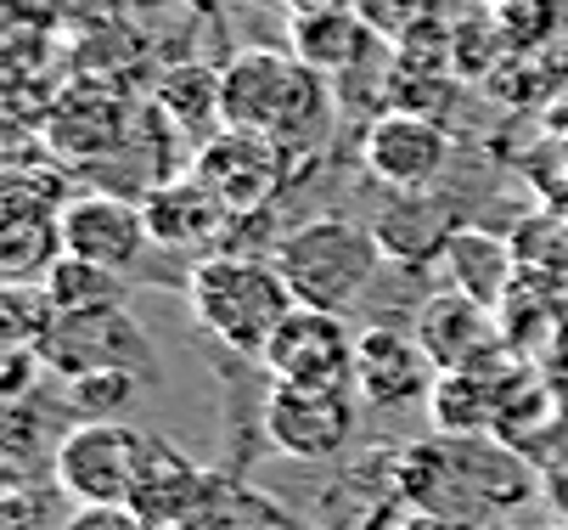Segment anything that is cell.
I'll return each instance as SVG.
<instances>
[{"mask_svg":"<svg viewBox=\"0 0 568 530\" xmlns=\"http://www.w3.org/2000/svg\"><path fill=\"white\" fill-rule=\"evenodd\" d=\"M394 486L412 508H434L462 530H478L535 497L524 451L501 434H434L423 446H405L394 463Z\"/></svg>","mask_w":568,"mask_h":530,"instance_id":"obj_1","label":"cell"},{"mask_svg":"<svg viewBox=\"0 0 568 530\" xmlns=\"http://www.w3.org/2000/svg\"><path fill=\"white\" fill-rule=\"evenodd\" d=\"M225 124L282 141L298 164L333 130L327 73L293 51H242L225 62Z\"/></svg>","mask_w":568,"mask_h":530,"instance_id":"obj_2","label":"cell"},{"mask_svg":"<svg viewBox=\"0 0 568 530\" xmlns=\"http://www.w3.org/2000/svg\"><path fill=\"white\" fill-rule=\"evenodd\" d=\"M186 306L203 333H214L225 350L254 356L271 344L282 317L298 306L276 260L260 254H209L186 271Z\"/></svg>","mask_w":568,"mask_h":530,"instance_id":"obj_3","label":"cell"},{"mask_svg":"<svg viewBox=\"0 0 568 530\" xmlns=\"http://www.w3.org/2000/svg\"><path fill=\"white\" fill-rule=\"evenodd\" d=\"M271 260L287 277L298 306L349 311V306H361V293L372 288V277L383 266V243H377V232H366L355 220L321 214V220H304L293 232H282Z\"/></svg>","mask_w":568,"mask_h":530,"instance_id":"obj_4","label":"cell"},{"mask_svg":"<svg viewBox=\"0 0 568 530\" xmlns=\"http://www.w3.org/2000/svg\"><path fill=\"white\" fill-rule=\"evenodd\" d=\"M152 458V434L130 418H85L51 451V480L68 502H130Z\"/></svg>","mask_w":568,"mask_h":530,"instance_id":"obj_5","label":"cell"},{"mask_svg":"<svg viewBox=\"0 0 568 530\" xmlns=\"http://www.w3.org/2000/svg\"><path fill=\"white\" fill-rule=\"evenodd\" d=\"M355 344L361 333L344 322V311L321 306H293L271 344L260 350V367L271 384H298V390H355Z\"/></svg>","mask_w":568,"mask_h":530,"instance_id":"obj_6","label":"cell"},{"mask_svg":"<svg viewBox=\"0 0 568 530\" xmlns=\"http://www.w3.org/2000/svg\"><path fill=\"white\" fill-rule=\"evenodd\" d=\"M192 176L231 209V214H265L271 198L287 187L293 176V153L282 141L260 136V130H214L197 153H192Z\"/></svg>","mask_w":568,"mask_h":530,"instance_id":"obj_7","label":"cell"},{"mask_svg":"<svg viewBox=\"0 0 568 530\" xmlns=\"http://www.w3.org/2000/svg\"><path fill=\"white\" fill-rule=\"evenodd\" d=\"M361 407L355 390H298V384H271L260 429L265 440L293 463H333L355 440Z\"/></svg>","mask_w":568,"mask_h":530,"instance_id":"obj_8","label":"cell"},{"mask_svg":"<svg viewBox=\"0 0 568 530\" xmlns=\"http://www.w3.org/2000/svg\"><path fill=\"white\" fill-rule=\"evenodd\" d=\"M40 356L62 378L97 372V367H119V372H135V378L158 372V356H152L141 322L124 306H108V311H91V317H57L51 333L40 339Z\"/></svg>","mask_w":568,"mask_h":530,"instance_id":"obj_9","label":"cell"},{"mask_svg":"<svg viewBox=\"0 0 568 530\" xmlns=\"http://www.w3.org/2000/svg\"><path fill=\"white\" fill-rule=\"evenodd\" d=\"M524 384H529V372L501 344L490 356L456 367V372H439L434 390H428L434 434H496Z\"/></svg>","mask_w":568,"mask_h":530,"instance_id":"obj_10","label":"cell"},{"mask_svg":"<svg viewBox=\"0 0 568 530\" xmlns=\"http://www.w3.org/2000/svg\"><path fill=\"white\" fill-rule=\"evenodd\" d=\"M450 164V130L434 113H412V108H388L383 119H372L366 130V170L394 187L399 198L428 192Z\"/></svg>","mask_w":568,"mask_h":530,"instance_id":"obj_11","label":"cell"},{"mask_svg":"<svg viewBox=\"0 0 568 530\" xmlns=\"http://www.w3.org/2000/svg\"><path fill=\"white\" fill-rule=\"evenodd\" d=\"M57 232H62V254H79L91 266L108 271H130L146 243H152V226H146V203L119 198V192H79L57 209Z\"/></svg>","mask_w":568,"mask_h":530,"instance_id":"obj_12","label":"cell"},{"mask_svg":"<svg viewBox=\"0 0 568 530\" xmlns=\"http://www.w3.org/2000/svg\"><path fill=\"white\" fill-rule=\"evenodd\" d=\"M439 367L428 361V350L417 344L412 328H394V322H372L361 328L355 344V396L377 412L405 407V401H428Z\"/></svg>","mask_w":568,"mask_h":530,"instance_id":"obj_13","label":"cell"},{"mask_svg":"<svg viewBox=\"0 0 568 530\" xmlns=\"http://www.w3.org/2000/svg\"><path fill=\"white\" fill-rule=\"evenodd\" d=\"M412 333H417V344L428 350V361H434L439 372H456V367L490 356V350L501 344V333H496V306H484V299L467 293V288H439V293H428L423 306H417V317H412Z\"/></svg>","mask_w":568,"mask_h":530,"instance_id":"obj_14","label":"cell"},{"mask_svg":"<svg viewBox=\"0 0 568 530\" xmlns=\"http://www.w3.org/2000/svg\"><path fill=\"white\" fill-rule=\"evenodd\" d=\"M124 130H130V108L113 91H102V86H73L45 113V141H51V153L68 159V164H91V159L119 153Z\"/></svg>","mask_w":568,"mask_h":530,"instance_id":"obj_15","label":"cell"},{"mask_svg":"<svg viewBox=\"0 0 568 530\" xmlns=\"http://www.w3.org/2000/svg\"><path fill=\"white\" fill-rule=\"evenodd\" d=\"M146 226H152V243H164V249H203L231 226V209L186 170L146 192Z\"/></svg>","mask_w":568,"mask_h":530,"instance_id":"obj_16","label":"cell"},{"mask_svg":"<svg viewBox=\"0 0 568 530\" xmlns=\"http://www.w3.org/2000/svg\"><path fill=\"white\" fill-rule=\"evenodd\" d=\"M209 486H214V469L192 463L186 451H181V446H170L164 434H152V458H146V474H141V486H135L130 508H135L146 524L170 530V524H181V519L209 497Z\"/></svg>","mask_w":568,"mask_h":530,"instance_id":"obj_17","label":"cell"},{"mask_svg":"<svg viewBox=\"0 0 568 530\" xmlns=\"http://www.w3.org/2000/svg\"><path fill=\"white\" fill-rule=\"evenodd\" d=\"M152 113L164 119L181 141L203 147L214 130H225V68H209V62L170 68L152 91Z\"/></svg>","mask_w":568,"mask_h":530,"instance_id":"obj_18","label":"cell"},{"mask_svg":"<svg viewBox=\"0 0 568 530\" xmlns=\"http://www.w3.org/2000/svg\"><path fill=\"white\" fill-rule=\"evenodd\" d=\"M372 23L361 18V7H333V12H293L287 18V51L304 57L315 73H355L372 51Z\"/></svg>","mask_w":568,"mask_h":530,"instance_id":"obj_19","label":"cell"},{"mask_svg":"<svg viewBox=\"0 0 568 530\" xmlns=\"http://www.w3.org/2000/svg\"><path fill=\"white\" fill-rule=\"evenodd\" d=\"M170 530H304L293 513H282L265 491L242 486L236 474H214L209 497Z\"/></svg>","mask_w":568,"mask_h":530,"instance_id":"obj_20","label":"cell"},{"mask_svg":"<svg viewBox=\"0 0 568 530\" xmlns=\"http://www.w3.org/2000/svg\"><path fill=\"white\" fill-rule=\"evenodd\" d=\"M40 288H45L57 317H91V311L124 306V271L91 266V260H79V254H57L51 271L40 277Z\"/></svg>","mask_w":568,"mask_h":530,"instance_id":"obj_21","label":"cell"},{"mask_svg":"<svg viewBox=\"0 0 568 530\" xmlns=\"http://www.w3.org/2000/svg\"><path fill=\"white\" fill-rule=\"evenodd\" d=\"M445 271L456 288L478 293L484 306H496L501 299V277H507V249L496 238H484V232H450L445 238Z\"/></svg>","mask_w":568,"mask_h":530,"instance_id":"obj_22","label":"cell"},{"mask_svg":"<svg viewBox=\"0 0 568 530\" xmlns=\"http://www.w3.org/2000/svg\"><path fill=\"white\" fill-rule=\"evenodd\" d=\"M490 18H496L507 51L529 57V51L551 46V34L562 29V0H490Z\"/></svg>","mask_w":568,"mask_h":530,"instance_id":"obj_23","label":"cell"},{"mask_svg":"<svg viewBox=\"0 0 568 530\" xmlns=\"http://www.w3.org/2000/svg\"><path fill=\"white\" fill-rule=\"evenodd\" d=\"M135 372L119 367H97V372H73L68 378V407L85 412V418H124L135 407Z\"/></svg>","mask_w":568,"mask_h":530,"instance_id":"obj_24","label":"cell"},{"mask_svg":"<svg viewBox=\"0 0 568 530\" xmlns=\"http://www.w3.org/2000/svg\"><path fill=\"white\" fill-rule=\"evenodd\" d=\"M501 57H507V40H501L490 7H484V12H467V18L450 23V68H456V73L478 80V73L490 68V62H501Z\"/></svg>","mask_w":568,"mask_h":530,"instance_id":"obj_25","label":"cell"},{"mask_svg":"<svg viewBox=\"0 0 568 530\" xmlns=\"http://www.w3.org/2000/svg\"><path fill=\"white\" fill-rule=\"evenodd\" d=\"M355 7L372 23V34L388 40V46L423 34L428 23H439V0H355Z\"/></svg>","mask_w":568,"mask_h":530,"instance_id":"obj_26","label":"cell"},{"mask_svg":"<svg viewBox=\"0 0 568 530\" xmlns=\"http://www.w3.org/2000/svg\"><path fill=\"white\" fill-rule=\"evenodd\" d=\"M62 530H158V524H146L130 502H73Z\"/></svg>","mask_w":568,"mask_h":530,"instance_id":"obj_27","label":"cell"},{"mask_svg":"<svg viewBox=\"0 0 568 530\" xmlns=\"http://www.w3.org/2000/svg\"><path fill=\"white\" fill-rule=\"evenodd\" d=\"M394 530H462V524L445 519V513H434V508H412V502H405L394 513Z\"/></svg>","mask_w":568,"mask_h":530,"instance_id":"obj_28","label":"cell"},{"mask_svg":"<svg viewBox=\"0 0 568 530\" xmlns=\"http://www.w3.org/2000/svg\"><path fill=\"white\" fill-rule=\"evenodd\" d=\"M287 7V18L293 12H333V7H355V0H282Z\"/></svg>","mask_w":568,"mask_h":530,"instance_id":"obj_29","label":"cell"},{"mask_svg":"<svg viewBox=\"0 0 568 530\" xmlns=\"http://www.w3.org/2000/svg\"><path fill=\"white\" fill-rule=\"evenodd\" d=\"M462 7H490V0H462Z\"/></svg>","mask_w":568,"mask_h":530,"instance_id":"obj_30","label":"cell"},{"mask_svg":"<svg viewBox=\"0 0 568 530\" xmlns=\"http://www.w3.org/2000/svg\"><path fill=\"white\" fill-rule=\"evenodd\" d=\"M546 530H568V519H562V524H546Z\"/></svg>","mask_w":568,"mask_h":530,"instance_id":"obj_31","label":"cell"},{"mask_svg":"<svg viewBox=\"0 0 568 530\" xmlns=\"http://www.w3.org/2000/svg\"><path fill=\"white\" fill-rule=\"evenodd\" d=\"M478 530H496V524H478Z\"/></svg>","mask_w":568,"mask_h":530,"instance_id":"obj_32","label":"cell"}]
</instances>
